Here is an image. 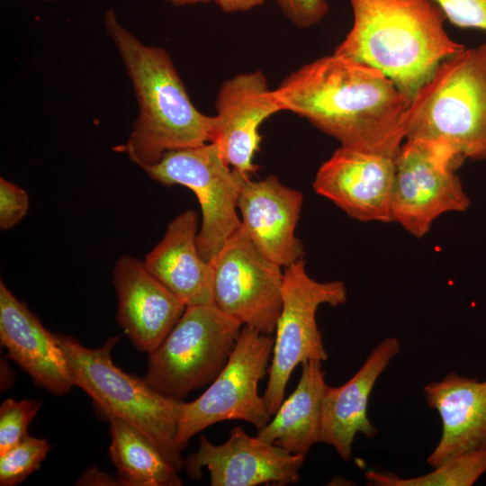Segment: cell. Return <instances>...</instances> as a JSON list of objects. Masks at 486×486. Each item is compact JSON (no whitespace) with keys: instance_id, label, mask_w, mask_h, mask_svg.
Returning a JSON list of instances; mask_svg holds the SVG:
<instances>
[{"instance_id":"obj_1","label":"cell","mask_w":486,"mask_h":486,"mask_svg":"<svg viewBox=\"0 0 486 486\" xmlns=\"http://www.w3.org/2000/svg\"><path fill=\"white\" fill-rule=\"evenodd\" d=\"M274 93L284 111L342 147L395 158L405 140L408 99L382 71L335 52L294 70Z\"/></svg>"},{"instance_id":"obj_2","label":"cell","mask_w":486,"mask_h":486,"mask_svg":"<svg viewBox=\"0 0 486 486\" xmlns=\"http://www.w3.org/2000/svg\"><path fill=\"white\" fill-rule=\"evenodd\" d=\"M353 24L335 53L382 71L410 102L438 66L465 46L446 32L432 0H349Z\"/></svg>"},{"instance_id":"obj_3","label":"cell","mask_w":486,"mask_h":486,"mask_svg":"<svg viewBox=\"0 0 486 486\" xmlns=\"http://www.w3.org/2000/svg\"><path fill=\"white\" fill-rule=\"evenodd\" d=\"M104 22L140 108L127 141L113 150L144 168L158 163L168 151L209 142L213 116L194 105L170 55L163 48L140 41L122 26L112 8L106 11Z\"/></svg>"},{"instance_id":"obj_4","label":"cell","mask_w":486,"mask_h":486,"mask_svg":"<svg viewBox=\"0 0 486 486\" xmlns=\"http://www.w3.org/2000/svg\"><path fill=\"white\" fill-rule=\"evenodd\" d=\"M405 140L443 143L465 159H486V43L445 59L402 119Z\"/></svg>"},{"instance_id":"obj_5","label":"cell","mask_w":486,"mask_h":486,"mask_svg":"<svg viewBox=\"0 0 486 486\" xmlns=\"http://www.w3.org/2000/svg\"><path fill=\"white\" fill-rule=\"evenodd\" d=\"M74 383L86 392L106 418L113 416L143 433L179 472L184 468L176 445L181 400L152 389L144 379L114 364L112 351L121 337L109 338L103 346L89 348L76 338L55 333Z\"/></svg>"},{"instance_id":"obj_6","label":"cell","mask_w":486,"mask_h":486,"mask_svg":"<svg viewBox=\"0 0 486 486\" xmlns=\"http://www.w3.org/2000/svg\"><path fill=\"white\" fill-rule=\"evenodd\" d=\"M242 327L215 304L186 307L166 338L148 353L144 381L158 392L182 400L218 376Z\"/></svg>"},{"instance_id":"obj_7","label":"cell","mask_w":486,"mask_h":486,"mask_svg":"<svg viewBox=\"0 0 486 486\" xmlns=\"http://www.w3.org/2000/svg\"><path fill=\"white\" fill-rule=\"evenodd\" d=\"M274 338L243 326L232 353L221 372L205 392L190 402L181 400L175 436L183 450L189 439L220 421L239 419L257 430L271 420L258 384L268 374Z\"/></svg>"},{"instance_id":"obj_8","label":"cell","mask_w":486,"mask_h":486,"mask_svg":"<svg viewBox=\"0 0 486 486\" xmlns=\"http://www.w3.org/2000/svg\"><path fill=\"white\" fill-rule=\"evenodd\" d=\"M347 300L342 281L318 282L306 272L303 258L284 267L282 309L275 327V338L268 381L263 395L271 415L283 400L289 378L298 364L305 361H326L316 312L321 304L338 306Z\"/></svg>"},{"instance_id":"obj_9","label":"cell","mask_w":486,"mask_h":486,"mask_svg":"<svg viewBox=\"0 0 486 486\" xmlns=\"http://www.w3.org/2000/svg\"><path fill=\"white\" fill-rule=\"evenodd\" d=\"M464 160L443 143L405 140L394 159L393 221L422 238L440 215L466 211L470 199L456 174Z\"/></svg>"},{"instance_id":"obj_10","label":"cell","mask_w":486,"mask_h":486,"mask_svg":"<svg viewBox=\"0 0 486 486\" xmlns=\"http://www.w3.org/2000/svg\"><path fill=\"white\" fill-rule=\"evenodd\" d=\"M142 169L163 185L181 184L194 193L202 210L197 248L204 260L210 262L242 227L237 203L244 182L250 177L228 165L215 144L168 151L158 163Z\"/></svg>"},{"instance_id":"obj_11","label":"cell","mask_w":486,"mask_h":486,"mask_svg":"<svg viewBox=\"0 0 486 486\" xmlns=\"http://www.w3.org/2000/svg\"><path fill=\"white\" fill-rule=\"evenodd\" d=\"M214 304L263 334L275 331L284 272L252 243L241 227L210 261Z\"/></svg>"},{"instance_id":"obj_12","label":"cell","mask_w":486,"mask_h":486,"mask_svg":"<svg viewBox=\"0 0 486 486\" xmlns=\"http://www.w3.org/2000/svg\"><path fill=\"white\" fill-rule=\"evenodd\" d=\"M304 460V454H291L236 427L220 445L201 436L198 450L186 457L184 468L194 480L200 479L202 469L207 468L212 486L287 485L299 482Z\"/></svg>"},{"instance_id":"obj_13","label":"cell","mask_w":486,"mask_h":486,"mask_svg":"<svg viewBox=\"0 0 486 486\" xmlns=\"http://www.w3.org/2000/svg\"><path fill=\"white\" fill-rule=\"evenodd\" d=\"M209 142L233 169L249 176L258 170L253 158L259 148V127L284 111L261 70L240 73L222 83Z\"/></svg>"},{"instance_id":"obj_14","label":"cell","mask_w":486,"mask_h":486,"mask_svg":"<svg viewBox=\"0 0 486 486\" xmlns=\"http://www.w3.org/2000/svg\"><path fill=\"white\" fill-rule=\"evenodd\" d=\"M394 159L340 146L318 169L313 189L356 220L392 222Z\"/></svg>"},{"instance_id":"obj_15","label":"cell","mask_w":486,"mask_h":486,"mask_svg":"<svg viewBox=\"0 0 486 486\" xmlns=\"http://www.w3.org/2000/svg\"><path fill=\"white\" fill-rule=\"evenodd\" d=\"M302 202L300 191L274 176L248 178L241 187L237 206L242 228L256 248L280 266L303 258V245L295 237Z\"/></svg>"},{"instance_id":"obj_16","label":"cell","mask_w":486,"mask_h":486,"mask_svg":"<svg viewBox=\"0 0 486 486\" xmlns=\"http://www.w3.org/2000/svg\"><path fill=\"white\" fill-rule=\"evenodd\" d=\"M112 283L118 323L140 351L150 353L166 338L186 306L134 256L126 255L117 260Z\"/></svg>"},{"instance_id":"obj_17","label":"cell","mask_w":486,"mask_h":486,"mask_svg":"<svg viewBox=\"0 0 486 486\" xmlns=\"http://www.w3.org/2000/svg\"><path fill=\"white\" fill-rule=\"evenodd\" d=\"M0 341L8 357L36 385L56 396L67 394L74 386L55 334L14 296L3 280L0 281Z\"/></svg>"},{"instance_id":"obj_18","label":"cell","mask_w":486,"mask_h":486,"mask_svg":"<svg viewBox=\"0 0 486 486\" xmlns=\"http://www.w3.org/2000/svg\"><path fill=\"white\" fill-rule=\"evenodd\" d=\"M400 352V340L386 338L371 351L350 380L338 387L327 386L322 401L320 442L333 446L345 462L351 458L356 434L368 439L377 435V428L367 415L369 397L378 378Z\"/></svg>"},{"instance_id":"obj_19","label":"cell","mask_w":486,"mask_h":486,"mask_svg":"<svg viewBox=\"0 0 486 486\" xmlns=\"http://www.w3.org/2000/svg\"><path fill=\"white\" fill-rule=\"evenodd\" d=\"M442 421L439 442L427 458L436 467L456 455L486 447V379L449 373L423 388Z\"/></svg>"},{"instance_id":"obj_20","label":"cell","mask_w":486,"mask_h":486,"mask_svg":"<svg viewBox=\"0 0 486 486\" xmlns=\"http://www.w3.org/2000/svg\"><path fill=\"white\" fill-rule=\"evenodd\" d=\"M198 218L178 214L144 259L148 271L188 306L214 304L213 271L197 248Z\"/></svg>"},{"instance_id":"obj_21","label":"cell","mask_w":486,"mask_h":486,"mask_svg":"<svg viewBox=\"0 0 486 486\" xmlns=\"http://www.w3.org/2000/svg\"><path fill=\"white\" fill-rule=\"evenodd\" d=\"M321 361L302 364V374L293 392L284 400L257 436L287 452L304 454L320 442L323 396L327 388Z\"/></svg>"},{"instance_id":"obj_22","label":"cell","mask_w":486,"mask_h":486,"mask_svg":"<svg viewBox=\"0 0 486 486\" xmlns=\"http://www.w3.org/2000/svg\"><path fill=\"white\" fill-rule=\"evenodd\" d=\"M111 461L127 486H179L177 470L139 429L124 420L108 416Z\"/></svg>"},{"instance_id":"obj_23","label":"cell","mask_w":486,"mask_h":486,"mask_svg":"<svg viewBox=\"0 0 486 486\" xmlns=\"http://www.w3.org/2000/svg\"><path fill=\"white\" fill-rule=\"evenodd\" d=\"M486 472V447L452 457L427 474L400 478L392 473L368 471L365 478L374 486H471Z\"/></svg>"},{"instance_id":"obj_24","label":"cell","mask_w":486,"mask_h":486,"mask_svg":"<svg viewBox=\"0 0 486 486\" xmlns=\"http://www.w3.org/2000/svg\"><path fill=\"white\" fill-rule=\"evenodd\" d=\"M51 446L45 438L27 434L14 446L0 454V485L14 486L40 467Z\"/></svg>"},{"instance_id":"obj_25","label":"cell","mask_w":486,"mask_h":486,"mask_svg":"<svg viewBox=\"0 0 486 486\" xmlns=\"http://www.w3.org/2000/svg\"><path fill=\"white\" fill-rule=\"evenodd\" d=\"M38 400L5 399L0 407V454L18 444L40 408Z\"/></svg>"},{"instance_id":"obj_26","label":"cell","mask_w":486,"mask_h":486,"mask_svg":"<svg viewBox=\"0 0 486 486\" xmlns=\"http://www.w3.org/2000/svg\"><path fill=\"white\" fill-rule=\"evenodd\" d=\"M454 25L486 32V0H432Z\"/></svg>"},{"instance_id":"obj_27","label":"cell","mask_w":486,"mask_h":486,"mask_svg":"<svg viewBox=\"0 0 486 486\" xmlns=\"http://www.w3.org/2000/svg\"><path fill=\"white\" fill-rule=\"evenodd\" d=\"M29 196L27 192L8 181L0 178V229L7 230L17 225L27 214Z\"/></svg>"},{"instance_id":"obj_28","label":"cell","mask_w":486,"mask_h":486,"mask_svg":"<svg viewBox=\"0 0 486 486\" xmlns=\"http://www.w3.org/2000/svg\"><path fill=\"white\" fill-rule=\"evenodd\" d=\"M276 3L284 14L299 28L319 23L329 11L327 0H276Z\"/></svg>"},{"instance_id":"obj_29","label":"cell","mask_w":486,"mask_h":486,"mask_svg":"<svg viewBox=\"0 0 486 486\" xmlns=\"http://www.w3.org/2000/svg\"><path fill=\"white\" fill-rule=\"evenodd\" d=\"M76 485H123L122 479L97 469L89 468L78 479Z\"/></svg>"},{"instance_id":"obj_30","label":"cell","mask_w":486,"mask_h":486,"mask_svg":"<svg viewBox=\"0 0 486 486\" xmlns=\"http://www.w3.org/2000/svg\"><path fill=\"white\" fill-rule=\"evenodd\" d=\"M225 13L246 12L264 4L265 0H214Z\"/></svg>"},{"instance_id":"obj_31","label":"cell","mask_w":486,"mask_h":486,"mask_svg":"<svg viewBox=\"0 0 486 486\" xmlns=\"http://www.w3.org/2000/svg\"><path fill=\"white\" fill-rule=\"evenodd\" d=\"M165 1L176 6H184V5L195 4H200V3H208L211 0H165Z\"/></svg>"},{"instance_id":"obj_32","label":"cell","mask_w":486,"mask_h":486,"mask_svg":"<svg viewBox=\"0 0 486 486\" xmlns=\"http://www.w3.org/2000/svg\"><path fill=\"white\" fill-rule=\"evenodd\" d=\"M44 1H54V0H44Z\"/></svg>"}]
</instances>
